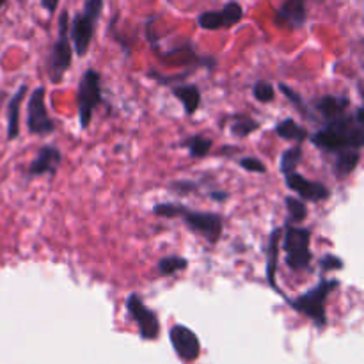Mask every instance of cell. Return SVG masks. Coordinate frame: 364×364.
<instances>
[{
  "instance_id": "obj_1",
  "label": "cell",
  "mask_w": 364,
  "mask_h": 364,
  "mask_svg": "<svg viewBox=\"0 0 364 364\" xmlns=\"http://www.w3.org/2000/svg\"><path fill=\"white\" fill-rule=\"evenodd\" d=\"M308 139L315 148L327 155H334L345 149L361 151L364 146V109L359 105L354 114H345L338 119L329 121Z\"/></svg>"
},
{
  "instance_id": "obj_2",
  "label": "cell",
  "mask_w": 364,
  "mask_h": 364,
  "mask_svg": "<svg viewBox=\"0 0 364 364\" xmlns=\"http://www.w3.org/2000/svg\"><path fill=\"white\" fill-rule=\"evenodd\" d=\"M153 215L162 219H183L188 231L205 238L208 244L215 245L223 238L224 220L219 213L198 212L181 203H159L151 208Z\"/></svg>"
},
{
  "instance_id": "obj_3",
  "label": "cell",
  "mask_w": 364,
  "mask_h": 364,
  "mask_svg": "<svg viewBox=\"0 0 364 364\" xmlns=\"http://www.w3.org/2000/svg\"><path fill=\"white\" fill-rule=\"evenodd\" d=\"M336 288H340V281L338 279H322L315 284L313 288L306 290L304 294H301L295 299H284L288 302L291 309H295L297 313L304 315L306 318L313 320L315 326L318 329H326L327 326V299L333 294Z\"/></svg>"
},
{
  "instance_id": "obj_4",
  "label": "cell",
  "mask_w": 364,
  "mask_h": 364,
  "mask_svg": "<svg viewBox=\"0 0 364 364\" xmlns=\"http://www.w3.org/2000/svg\"><path fill=\"white\" fill-rule=\"evenodd\" d=\"M103 0H85L82 11L75 14L70 23V39L73 43V53L78 57L87 55L95 39L96 25L103 13Z\"/></svg>"
},
{
  "instance_id": "obj_5",
  "label": "cell",
  "mask_w": 364,
  "mask_h": 364,
  "mask_svg": "<svg viewBox=\"0 0 364 364\" xmlns=\"http://www.w3.org/2000/svg\"><path fill=\"white\" fill-rule=\"evenodd\" d=\"M59 32L57 39L50 46L48 57H46V73L52 84H60L66 71L73 63V46L70 39V13L66 9L59 16Z\"/></svg>"
},
{
  "instance_id": "obj_6",
  "label": "cell",
  "mask_w": 364,
  "mask_h": 364,
  "mask_svg": "<svg viewBox=\"0 0 364 364\" xmlns=\"http://www.w3.org/2000/svg\"><path fill=\"white\" fill-rule=\"evenodd\" d=\"M283 251L288 269L294 272H309L311 270V230L297 228L291 223L283 230Z\"/></svg>"
},
{
  "instance_id": "obj_7",
  "label": "cell",
  "mask_w": 364,
  "mask_h": 364,
  "mask_svg": "<svg viewBox=\"0 0 364 364\" xmlns=\"http://www.w3.org/2000/svg\"><path fill=\"white\" fill-rule=\"evenodd\" d=\"M103 103L102 92V75L95 68H87L78 82L77 91V107H78V123L82 130H87L95 116L96 107Z\"/></svg>"
},
{
  "instance_id": "obj_8",
  "label": "cell",
  "mask_w": 364,
  "mask_h": 364,
  "mask_svg": "<svg viewBox=\"0 0 364 364\" xmlns=\"http://www.w3.org/2000/svg\"><path fill=\"white\" fill-rule=\"evenodd\" d=\"M46 89L43 85L36 87L28 96L27 103V124L28 134L38 135V137H45L55 132V121L50 117L48 110H46Z\"/></svg>"
},
{
  "instance_id": "obj_9",
  "label": "cell",
  "mask_w": 364,
  "mask_h": 364,
  "mask_svg": "<svg viewBox=\"0 0 364 364\" xmlns=\"http://www.w3.org/2000/svg\"><path fill=\"white\" fill-rule=\"evenodd\" d=\"M127 311L130 315V318L134 320L135 326L139 329V336L144 341L156 340L160 334V320L156 316V313L153 309H149L146 306V302L142 301V297L139 294H130L127 297Z\"/></svg>"
},
{
  "instance_id": "obj_10",
  "label": "cell",
  "mask_w": 364,
  "mask_h": 364,
  "mask_svg": "<svg viewBox=\"0 0 364 364\" xmlns=\"http://www.w3.org/2000/svg\"><path fill=\"white\" fill-rule=\"evenodd\" d=\"M242 18H244V7L237 0H231L223 9L205 11L199 14L198 25L203 31H223V28H231L233 25L240 23Z\"/></svg>"
},
{
  "instance_id": "obj_11",
  "label": "cell",
  "mask_w": 364,
  "mask_h": 364,
  "mask_svg": "<svg viewBox=\"0 0 364 364\" xmlns=\"http://www.w3.org/2000/svg\"><path fill=\"white\" fill-rule=\"evenodd\" d=\"M284 185H287L291 192L299 194V198H301L302 201L322 203L331 198V191L322 183V181L309 180V178L299 174L297 171L284 174Z\"/></svg>"
},
{
  "instance_id": "obj_12",
  "label": "cell",
  "mask_w": 364,
  "mask_h": 364,
  "mask_svg": "<svg viewBox=\"0 0 364 364\" xmlns=\"http://www.w3.org/2000/svg\"><path fill=\"white\" fill-rule=\"evenodd\" d=\"M169 338L174 352L183 363H194L201 354V343H199L198 334L188 327L176 323L171 327Z\"/></svg>"
},
{
  "instance_id": "obj_13",
  "label": "cell",
  "mask_w": 364,
  "mask_h": 364,
  "mask_svg": "<svg viewBox=\"0 0 364 364\" xmlns=\"http://www.w3.org/2000/svg\"><path fill=\"white\" fill-rule=\"evenodd\" d=\"M63 160L64 156L59 148H55V146H43V148L38 149V155L34 156L31 166L27 167V176L38 178L45 176V174L53 176L59 171Z\"/></svg>"
},
{
  "instance_id": "obj_14",
  "label": "cell",
  "mask_w": 364,
  "mask_h": 364,
  "mask_svg": "<svg viewBox=\"0 0 364 364\" xmlns=\"http://www.w3.org/2000/svg\"><path fill=\"white\" fill-rule=\"evenodd\" d=\"M281 237H283V228H274L272 233H270L269 242L265 245V259H267V283L272 288L276 294H279L281 297L287 299L284 291L281 290L279 284H277V269H279V245H281Z\"/></svg>"
},
{
  "instance_id": "obj_15",
  "label": "cell",
  "mask_w": 364,
  "mask_h": 364,
  "mask_svg": "<svg viewBox=\"0 0 364 364\" xmlns=\"http://www.w3.org/2000/svg\"><path fill=\"white\" fill-rule=\"evenodd\" d=\"M308 0H284L276 11V21L277 27L281 28H301L308 20V7H306Z\"/></svg>"
},
{
  "instance_id": "obj_16",
  "label": "cell",
  "mask_w": 364,
  "mask_h": 364,
  "mask_svg": "<svg viewBox=\"0 0 364 364\" xmlns=\"http://www.w3.org/2000/svg\"><path fill=\"white\" fill-rule=\"evenodd\" d=\"M313 105H315L316 112L322 116V119L326 121V123H329V121H334L347 114L348 107H350V98H347V96L326 95L318 96V98L313 102Z\"/></svg>"
},
{
  "instance_id": "obj_17",
  "label": "cell",
  "mask_w": 364,
  "mask_h": 364,
  "mask_svg": "<svg viewBox=\"0 0 364 364\" xmlns=\"http://www.w3.org/2000/svg\"><path fill=\"white\" fill-rule=\"evenodd\" d=\"M28 87L21 84L18 91L11 96L9 103H7V139L14 141L20 135V112H21V103H23L25 95H27Z\"/></svg>"
},
{
  "instance_id": "obj_18",
  "label": "cell",
  "mask_w": 364,
  "mask_h": 364,
  "mask_svg": "<svg viewBox=\"0 0 364 364\" xmlns=\"http://www.w3.org/2000/svg\"><path fill=\"white\" fill-rule=\"evenodd\" d=\"M333 162V173L338 178L350 176L355 171V167L361 162V151L359 149H345V151L334 153Z\"/></svg>"
},
{
  "instance_id": "obj_19",
  "label": "cell",
  "mask_w": 364,
  "mask_h": 364,
  "mask_svg": "<svg viewBox=\"0 0 364 364\" xmlns=\"http://www.w3.org/2000/svg\"><path fill=\"white\" fill-rule=\"evenodd\" d=\"M173 95L176 96L178 102L183 105V110L187 116H194L198 112L199 105H201V91L196 84L178 85L173 89Z\"/></svg>"
},
{
  "instance_id": "obj_20",
  "label": "cell",
  "mask_w": 364,
  "mask_h": 364,
  "mask_svg": "<svg viewBox=\"0 0 364 364\" xmlns=\"http://www.w3.org/2000/svg\"><path fill=\"white\" fill-rule=\"evenodd\" d=\"M274 134L279 135V137L284 139V141L297 142V144L308 141V137H309L308 130H306V128H302L301 124H299L295 119H291V117L279 121V123L276 124V128H274Z\"/></svg>"
},
{
  "instance_id": "obj_21",
  "label": "cell",
  "mask_w": 364,
  "mask_h": 364,
  "mask_svg": "<svg viewBox=\"0 0 364 364\" xmlns=\"http://www.w3.org/2000/svg\"><path fill=\"white\" fill-rule=\"evenodd\" d=\"M180 146L187 149L188 155L194 156V159H205L212 151L213 141L210 137H205V135H191Z\"/></svg>"
},
{
  "instance_id": "obj_22",
  "label": "cell",
  "mask_w": 364,
  "mask_h": 364,
  "mask_svg": "<svg viewBox=\"0 0 364 364\" xmlns=\"http://www.w3.org/2000/svg\"><path fill=\"white\" fill-rule=\"evenodd\" d=\"M187 267H188V259L178 255L164 256V258L156 263V270H159V274L162 277H169L178 272H183V270H187Z\"/></svg>"
},
{
  "instance_id": "obj_23",
  "label": "cell",
  "mask_w": 364,
  "mask_h": 364,
  "mask_svg": "<svg viewBox=\"0 0 364 364\" xmlns=\"http://www.w3.org/2000/svg\"><path fill=\"white\" fill-rule=\"evenodd\" d=\"M302 156H304V151H302L301 144H294L291 148H288L287 151L281 155L279 171L283 173V176L284 174L297 171V167L301 166V162H302Z\"/></svg>"
},
{
  "instance_id": "obj_24",
  "label": "cell",
  "mask_w": 364,
  "mask_h": 364,
  "mask_svg": "<svg viewBox=\"0 0 364 364\" xmlns=\"http://www.w3.org/2000/svg\"><path fill=\"white\" fill-rule=\"evenodd\" d=\"M259 127H262V124H259L256 119H252V117L237 116L233 119V123H231L230 130H231V135H233V137L245 139V137H249L251 134H255V132H258Z\"/></svg>"
},
{
  "instance_id": "obj_25",
  "label": "cell",
  "mask_w": 364,
  "mask_h": 364,
  "mask_svg": "<svg viewBox=\"0 0 364 364\" xmlns=\"http://www.w3.org/2000/svg\"><path fill=\"white\" fill-rule=\"evenodd\" d=\"M284 205H287L288 210V223L299 224L308 219V206H306V201L294 198V196H287L284 198Z\"/></svg>"
},
{
  "instance_id": "obj_26",
  "label": "cell",
  "mask_w": 364,
  "mask_h": 364,
  "mask_svg": "<svg viewBox=\"0 0 364 364\" xmlns=\"http://www.w3.org/2000/svg\"><path fill=\"white\" fill-rule=\"evenodd\" d=\"M252 96L259 103H272L276 100V87L267 80H258L252 85Z\"/></svg>"
},
{
  "instance_id": "obj_27",
  "label": "cell",
  "mask_w": 364,
  "mask_h": 364,
  "mask_svg": "<svg viewBox=\"0 0 364 364\" xmlns=\"http://www.w3.org/2000/svg\"><path fill=\"white\" fill-rule=\"evenodd\" d=\"M238 166L244 171L252 174H265L267 166L263 164V160H259L258 156H244V159L238 160Z\"/></svg>"
},
{
  "instance_id": "obj_28",
  "label": "cell",
  "mask_w": 364,
  "mask_h": 364,
  "mask_svg": "<svg viewBox=\"0 0 364 364\" xmlns=\"http://www.w3.org/2000/svg\"><path fill=\"white\" fill-rule=\"evenodd\" d=\"M320 269L322 272H331V270H343L345 269V262L336 255H331V252H326V255L320 258L318 262Z\"/></svg>"
},
{
  "instance_id": "obj_29",
  "label": "cell",
  "mask_w": 364,
  "mask_h": 364,
  "mask_svg": "<svg viewBox=\"0 0 364 364\" xmlns=\"http://www.w3.org/2000/svg\"><path fill=\"white\" fill-rule=\"evenodd\" d=\"M279 89H281V92H283V95L287 96L288 102L294 103V105L297 107V110L302 114V116H304V117L309 116V114L306 112V103H304V100L301 98V95H299L297 91H294V89H291V87H288L287 84H279Z\"/></svg>"
},
{
  "instance_id": "obj_30",
  "label": "cell",
  "mask_w": 364,
  "mask_h": 364,
  "mask_svg": "<svg viewBox=\"0 0 364 364\" xmlns=\"http://www.w3.org/2000/svg\"><path fill=\"white\" fill-rule=\"evenodd\" d=\"M169 191H173L178 196H187L198 191V183L192 180H174L169 183Z\"/></svg>"
},
{
  "instance_id": "obj_31",
  "label": "cell",
  "mask_w": 364,
  "mask_h": 364,
  "mask_svg": "<svg viewBox=\"0 0 364 364\" xmlns=\"http://www.w3.org/2000/svg\"><path fill=\"white\" fill-rule=\"evenodd\" d=\"M39 2H41L43 9L48 14H53L57 11V7H59V0H39Z\"/></svg>"
},
{
  "instance_id": "obj_32",
  "label": "cell",
  "mask_w": 364,
  "mask_h": 364,
  "mask_svg": "<svg viewBox=\"0 0 364 364\" xmlns=\"http://www.w3.org/2000/svg\"><path fill=\"white\" fill-rule=\"evenodd\" d=\"M208 198L215 203H224L230 199V194H228V192H223V191H213V192H210Z\"/></svg>"
},
{
  "instance_id": "obj_33",
  "label": "cell",
  "mask_w": 364,
  "mask_h": 364,
  "mask_svg": "<svg viewBox=\"0 0 364 364\" xmlns=\"http://www.w3.org/2000/svg\"><path fill=\"white\" fill-rule=\"evenodd\" d=\"M7 4V0H0V13H2V9H4V6H6Z\"/></svg>"
},
{
  "instance_id": "obj_34",
  "label": "cell",
  "mask_w": 364,
  "mask_h": 364,
  "mask_svg": "<svg viewBox=\"0 0 364 364\" xmlns=\"http://www.w3.org/2000/svg\"><path fill=\"white\" fill-rule=\"evenodd\" d=\"M18 2H20V4H23V2H25V0H18Z\"/></svg>"
}]
</instances>
